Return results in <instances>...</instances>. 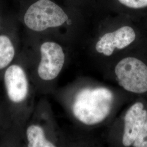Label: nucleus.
<instances>
[{
  "label": "nucleus",
  "mask_w": 147,
  "mask_h": 147,
  "mask_svg": "<svg viewBox=\"0 0 147 147\" xmlns=\"http://www.w3.org/2000/svg\"><path fill=\"white\" fill-rule=\"evenodd\" d=\"M64 102L78 131L79 146L88 145L92 132L110 126L124 106L135 98L117 86L79 76L67 88Z\"/></svg>",
  "instance_id": "f257e3e1"
},
{
  "label": "nucleus",
  "mask_w": 147,
  "mask_h": 147,
  "mask_svg": "<svg viewBox=\"0 0 147 147\" xmlns=\"http://www.w3.org/2000/svg\"><path fill=\"white\" fill-rule=\"evenodd\" d=\"M102 75L134 98L147 96V42H137L126 50Z\"/></svg>",
  "instance_id": "f03ea898"
},
{
  "label": "nucleus",
  "mask_w": 147,
  "mask_h": 147,
  "mask_svg": "<svg viewBox=\"0 0 147 147\" xmlns=\"http://www.w3.org/2000/svg\"><path fill=\"white\" fill-rule=\"evenodd\" d=\"M147 118V96H138L125 105L106 130L103 138L110 147H132Z\"/></svg>",
  "instance_id": "7ed1b4c3"
},
{
  "label": "nucleus",
  "mask_w": 147,
  "mask_h": 147,
  "mask_svg": "<svg viewBox=\"0 0 147 147\" xmlns=\"http://www.w3.org/2000/svg\"><path fill=\"white\" fill-rule=\"evenodd\" d=\"M138 39L136 30L131 26L106 32L95 42L94 53L89 62L102 74L119 56L136 44Z\"/></svg>",
  "instance_id": "20e7f679"
},
{
  "label": "nucleus",
  "mask_w": 147,
  "mask_h": 147,
  "mask_svg": "<svg viewBox=\"0 0 147 147\" xmlns=\"http://www.w3.org/2000/svg\"><path fill=\"white\" fill-rule=\"evenodd\" d=\"M28 28L42 32L62 26L69 20L68 16L57 4L50 0H38L29 7L24 18Z\"/></svg>",
  "instance_id": "39448f33"
},
{
  "label": "nucleus",
  "mask_w": 147,
  "mask_h": 147,
  "mask_svg": "<svg viewBox=\"0 0 147 147\" xmlns=\"http://www.w3.org/2000/svg\"><path fill=\"white\" fill-rule=\"evenodd\" d=\"M40 54L38 76L43 82L51 83L57 79L64 68L66 64V54L60 44L52 41L42 44Z\"/></svg>",
  "instance_id": "423d86ee"
},
{
  "label": "nucleus",
  "mask_w": 147,
  "mask_h": 147,
  "mask_svg": "<svg viewBox=\"0 0 147 147\" xmlns=\"http://www.w3.org/2000/svg\"><path fill=\"white\" fill-rule=\"evenodd\" d=\"M4 83L7 94L11 102L20 104L26 99L29 84L26 74L18 64H13L5 70Z\"/></svg>",
  "instance_id": "0eeeda50"
},
{
  "label": "nucleus",
  "mask_w": 147,
  "mask_h": 147,
  "mask_svg": "<svg viewBox=\"0 0 147 147\" xmlns=\"http://www.w3.org/2000/svg\"><path fill=\"white\" fill-rule=\"evenodd\" d=\"M27 147H55L57 144L47 136L44 127L39 124H31L27 129Z\"/></svg>",
  "instance_id": "6e6552de"
},
{
  "label": "nucleus",
  "mask_w": 147,
  "mask_h": 147,
  "mask_svg": "<svg viewBox=\"0 0 147 147\" xmlns=\"http://www.w3.org/2000/svg\"><path fill=\"white\" fill-rule=\"evenodd\" d=\"M15 48L9 37L0 35V70L10 65L15 56Z\"/></svg>",
  "instance_id": "1a4fd4ad"
},
{
  "label": "nucleus",
  "mask_w": 147,
  "mask_h": 147,
  "mask_svg": "<svg viewBox=\"0 0 147 147\" xmlns=\"http://www.w3.org/2000/svg\"><path fill=\"white\" fill-rule=\"evenodd\" d=\"M122 5L132 9H144L147 8V0H118Z\"/></svg>",
  "instance_id": "9d476101"
},
{
  "label": "nucleus",
  "mask_w": 147,
  "mask_h": 147,
  "mask_svg": "<svg viewBox=\"0 0 147 147\" xmlns=\"http://www.w3.org/2000/svg\"><path fill=\"white\" fill-rule=\"evenodd\" d=\"M132 147H147V118L142 130Z\"/></svg>",
  "instance_id": "9b49d317"
}]
</instances>
